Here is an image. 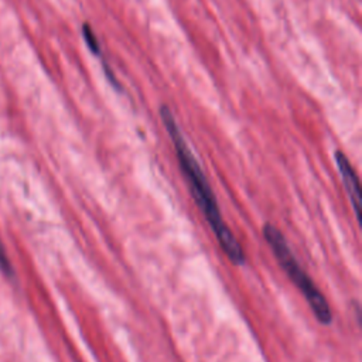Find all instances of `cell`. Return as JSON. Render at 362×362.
Segmentation results:
<instances>
[{
  "label": "cell",
  "mask_w": 362,
  "mask_h": 362,
  "mask_svg": "<svg viewBox=\"0 0 362 362\" xmlns=\"http://www.w3.org/2000/svg\"><path fill=\"white\" fill-rule=\"evenodd\" d=\"M158 113H160L161 122L164 124V129L173 141L180 168L184 173V177L188 182L189 191L192 194V198H194L195 204L199 206L201 212L204 214L222 252L228 256V259L233 264H236V266L243 264L246 260L243 247L240 246L239 240L236 239V236L233 235L230 228L223 221L222 214L219 211V205L215 198V194L211 188V184L208 182V180L201 168L199 161L191 151L173 112L170 110L168 106L163 105V106H160Z\"/></svg>",
  "instance_id": "1"
},
{
  "label": "cell",
  "mask_w": 362,
  "mask_h": 362,
  "mask_svg": "<svg viewBox=\"0 0 362 362\" xmlns=\"http://www.w3.org/2000/svg\"><path fill=\"white\" fill-rule=\"evenodd\" d=\"M262 232L264 240L274 253V257L279 262L280 267L286 272L291 283L305 298L315 320L322 325H329L332 322V310L329 307V303L320 291L317 284L313 281V279L308 276V273L298 263L283 232L273 223L263 225Z\"/></svg>",
  "instance_id": "2"
},
{
  "label": "cell",
  "mask_w": 362,
  "mask_h": 362,
  "mask_svg": "<svg viewBox=\"0 0 362 362\" xmlns=\"http://www.w3.org/2000/svg\"><path fill=\"white\" fill-rule=\"evenodd\" d=\"M334 158H335V164H337L338 173L341 175L342 184H344V188L349 197V202L352 205L355 219L359 222L361 221V189H359L358 174L344 151L337 150L334 154Z\"/></svg>",
  "instance_id": "3"
},
{
  "label": "cell",
  "mask_w": 362,
  "mask_h": 362,
  "mask_svg": "<svg viewBox=\"0 0 362 362\" xmlns=\"http://www.w3.org/2000/svg\"><path fill=\"white\" fill-rule=\"evenodd\" d=\"M81 31H82V35H83V40L89 48V51L96 55V57H102V49H100V45H99V41L95 35V31L93 28L90 27V24L88 23H83L82 27H81Z\"/></svg>",
  "instance_id": "4"
},
{
  "label": "cell",
  "mask_w": 362,
  "mask_h": 362,
  "mask_svg": "<svg viewBox=\"0 0 362 362\" xmlns=\"http://www.w3.org/2000/svg\"><path fill=\"white\" fill-rule=\"evenodd\" d=\"M0 270L7 277H13L14 276V269L11 266V262L8 260V256H7V252H6V249H4L3 243H1V239H0Z\"/></svg>",
  "instance_id": "5"
},
{
  "label": "cell",
  "mask_w": 362,
  "mask_h": 362,
  "mask_svg": "<svg viewBox=\"0 0 362 362\" xmlns=\"http://www.w3.org/2000/svg\"><path fill=\"white\" fill-rule=\"evenodd\" d=\"M102 66H103V72H105V76H106V79L109 81V83L115 88V89H117V92H120L122 90V85H120V82L117 81V78H116V75L113 74V71L110 69V66L102 59Z\"/></svg>",
  "instance_id": "6"
}]
</instances>
